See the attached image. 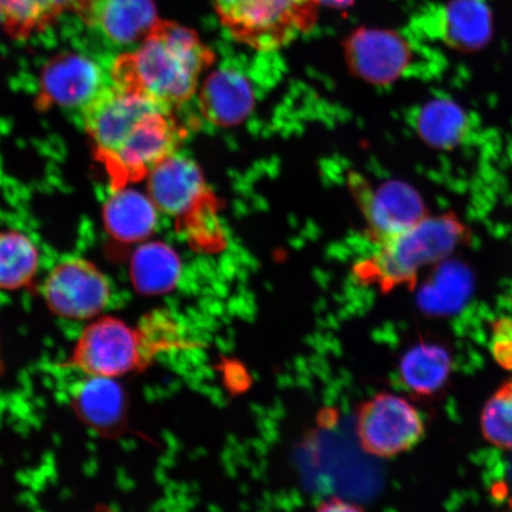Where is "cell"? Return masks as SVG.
<instances>
[{
  "label": "cell",
  "instance_id": "6da1fadb",
  "mask_svg": "<svg viewBox=\"0 0 512 512\" xmlns=\"http://www.w3.org/2000/svg\"><path fill=\"white\" fill-rule=\"evenodd\" d=\"M214 59L195 30L158 19L136 49L115 57L108 76L125 91L176 110L195 95Z\"/></svg>",
  "mask_w": 512,
  "mask_h": 512
},
{
  "label": "cell",
  "instance_id": "7a4b0ae2",
  "mask_svg": "<svg viewBox=\"0 0 512 512\" xmlns=\"http://www.w3.org/2000/svg\"><path fill=\"white\" fill-rule=\"evenodd\" d=\"M469 238L454 214L428 215L413 227L377 243L376 251L356 266L358 278L383 291L413 286L428 266H438Z\"/></svg>",
  "mask_w": 512,
  "mask_h": 512
},
{
  "label": "cell",
  "instance_id": "3957f363",
  "mask_svg": "<svg viewBox=\"0 0 512 512\" xmlns=\"http://www.w3.org/2000/svg\"><path fill=\"white\" fill-rule=\"evenodd\" d=\"M222 27L259 51L285 48L315 29L319 0H213Z\"/></svg>",
  "mask_w": 512,
  "mask_h": 512
},
{
  "label": "cell",
  "instance_id": "277c9868",
  "mask_svg": "<svg viewBox=\"0 0 512 512\" xmlns=\"http://www.w3.org/2000/svg\"><path fill=\"white\" fill-rule=\"evenodd\" d=\"M187 134L175 110L158 108L145 114L117 149L99 159L113 191L147 178L158 164L177 153Z\"/></svg>",
  "mask_w": 512,
  "mask_h": 512
},
{
  "label": "cell",
  "instance_id": "5b68a950",
  "mask_svg": "<svg viewBox=\"0 0 512 512\" xmlns=\"http://www.w3.org/2000/svg\"><path fill=\"white\" fill-rule=\"evenodd\" d=\"M147 361L139 329L104 316L86 326L64 366L87 376L118 379L143 368Z\"/></svg>",
  "mask_w": 512,
  "mask_h": 512
},
{
  "label": "cell",
  "instance_id": "8992f818",
  "mask_svg": "<svg viewBox=\"0 0 512 512\" xmlns=\"http://www.w3.org/2000/svg\"><path fill=\"white\" fill-rule=\"evenodd\" d=\"M356 431L364 451L388 458L418 444L424 434V422L412 403L384 393L363 403Z\"/></svg>",
  "mask_w": 512,
  "mask_h": 512
},
{
  "label": "cell",
  "instance_id": "52a82bcc",
  "mask_svg": "<svg viewBox=\"0 0 512 512\" xmlns=\"http://www.w3.org/2000/svg\"><path fill=\"white\" fill-rule=\"evenodd\" d=\"M43 297L56 316L88 320L105 311L111 299V286L91 261L70 258L51 270L44 281Z\"/></svg>",
  "mask_w": 512,
  "mask_h": 512
},
{
  "label": "cell",
  "instance_id": "ba28073f",
  "mask_svg": "<svg viewBox=\"0 0 512 512\" xmlns=\"http://www.w3.org/2000/svg\"><path fill=\"white\" fill-rule=\"evenodd\" d=\"M158 108L168 107L108 82L80 110L82 124L92 140L96 159L117 149L138 121Z\"/></svg>",
  "mask_w": 512,
  "mask_h": 512
},
{
  "label": "cell",
  "instance_id": "9c48e42d",
  "mask_svg": "<svg viewBox=\"0 0 512 512\" xmlns=\"http://www.w3.org/2000/svg\"><path fill=\"white\" fill-rule=\"evenodd\" d=\"M352 190L376 245L430 215L424 198L406 182L387 181L371 187L366 179L358 177L352 179Z\"/></svg>",
  "mask_w": 512,
  "mask_h": 512
},
{
  "label": "cell",
  "instance_id": "30bf717a",
  "mask_svg": "<svg viewBox=\"0 0 512 512\" xmlns=\"http://www.w3.org/2000/svg\"><path fill=\"white\" fill-rule=\"evenodd\" d=\"M108 82L110 76L91 57L62 54L43 68L36 105L41 111L53 107L81 110Z\"/></svg>",
  "mask_w": 512,
  "mask_h": 512
},
{
  "label": "cell",
  "instance_id": "8fae6325",
  "mask_svg": "<svg viewBox=\"0 0 512 512\" xmlns=\"http://www.w3.org/2000/svg\"><path fill=\"white\" fill-rule=\"evenodd\" d=\"M345 54L352 72L380 86L398 81L414 59L411 43L389 29H357L345 42Z\"/></svg>",
  "mask_w": 512,
  "mask_h": 512
},
{
  "label": "cell",
  "instance_id": "7c38bea8",
  "mask_svg": "<svg viewBox=\"0 0 512 512\" xmlns=\"http://www.w3.org/2000/svg\"><path fill=\"white\" fill-rule=\"evenodd\" d=\"M78 15L115 46L142 42L158 21L153 0H86Z\"/></svg>",
  "mask_w": 512,
  "mask_h": 512
},
{
  "label": "cell",
  "instance_id": "4fadbf2b",
  "mask_svg": "<svg viewBox=\"0 0 512 512\" xmlns=\"http://www.w3.org/2000/svg\"><path fill=\"white\" fill-rule=\"evenodd\" d=\"M147 179L150 200L168 215L189 213L206 191L198 165L177 153L158 164Z\"/></svg>",
  "mask_w": 512,
  "mask_h": 512
},
{
  "label": "cell",
  "instance_id": "5bb4252c",
  "mask_svg": "<svg viewBox=\"0 0 512 512\" xmlns=\"http://www.w3.org/2000/svg\"><path fill=\"white\" fill-rule=\"evenodd\" d=\"M73 407L87 426L102 434H113L124 425L127 396L117 379L87 376L74 389Z\"/></svg>",
  "mask_w": 512,
  "mask_h": 512
},
{
  "label": "cell",
  "instance_id": "9a60e30c",
  "mask_svg": "<svg viewBox=\"0 0 512 512\" xmlns=\"http://www.w3.org/2000/svg\"><path fill=\"white\" fill-rule=\"evenodd\" d=\"M492 15L483 0H450L440 10L438 35L448 48L475 53L492 37Z\"/></svg>",
  "mask_w": 512,
  "mask_h": 512
},
{
  "label": "cell",
  "instance_id": "2e32d148",
  "mask_svg": "<svg viewBox=\"0 0 512 512\" xmlns=\"http://www.w3.org/2000/svg\"><path fill=\"white\" fill-rule=\"evenodd\" d=\"M107 233L121 243H136L149 238L157 226V208L150 197L136 190L119 189L105 204Z\"/></svg>",
  "mask_w": 512,
  "mask_h": 512
},
{
  "label": "cell",
  "instance_id": "e0dca14e",
  "mask_svg": "<svg viewBox=\"0 0 512 512\" xmlns=\"http://www.w3.org/2000/svg\"><path fill=\"white\" fill-rule=\"evenodd\" d=\"M202 112L217 125H233L247 117L253 107L251 86L242 75L217 72L204 83L200 96Z\"/></svg>",
  "mask_w": 512,
  "mask_h": 512
},
{
  "label": "cell",
  "instance_id": "ac0fdd59",
  "mask_svg": "<svg viewBox=\"0 0 512 512\" xmlns=\"http://www.w3.org/2000/svg\"><path fill=\"white\" fill-rule=\"evenodd\" d=\"M134 290L142 296H164L175 290L182 274L181 260L169 246L149 242L134 252L130 267Z\"/></svg>",
  "mask_w": 512,
  "mask_h": 512
},
{
  "label": "cell",
  "instance_id": "d6986e66",
  "mask_svg": "<svg viewBox=\"0 0 512 512\" xmlns=\"http://www.w3.org/2000/svg\"><path fill=\"white\" fill-rule=\"evenodd\" d=\"M469 127L463 108L446 99L427 102L414 118L415 132L422 142L439 150H451L463 143Z\"/></svg>",
  "mask_w": 512,
  "mask_h": 512
},
{
  "label": "cell",
  "instance_id": "ffe728a7",
  "mask_svg": "<svg viewBox=\"0 0 512 512\" xmlns=\"http://www.w3.org/2000/svg\"><path fill=\"white\" fill-rule=\"evenodd\" d=\"M85 2L86 0H0V15L9 35L14 38H29L47 29L68 11L79 14Z\"/></svg>",
  "mask_w": 512,
  "mask_h": 512
},
{
  "label": "cell",
  "instance_id": "44dd1931",
  "mask_svg": "<svg viewBox=\"0 0 512 512\" xmlns=\"http://www.w3.org/2000/svg\"><path fill=\"white\" fill-rule=\"evenodd\" d=\"M451 371L448 352L435 344H419L402 358L400 373L415 394L428 396L444 387Z\"/></svg>",
  "mask_w": 512,
  "mask_h": 512
},
{
  "label": "cell",
  "instance_id": "7402d4cb",
  "mask_svg": "<svg viewBox=\"0 0 512 512\" xmlns=\"http://www.w3.org/2000/svg\"><path fill=\"white\" fill-rule=\"evenodd\" d=\"M40 267V252L28 235L0 230V290L29 287Z\"/></svg>",
  "mask_w": 512,
  "mask_h": 512
},
{
  "label": "cell",
  "instance_id": "603a6c76",
  "mask_svg": "<svg viewBox=\"0 0 512 512\" xmlns=\"http://www.w3.org/2000/svg\"><path fill=\"white\" fill-rule=\"evenodd\" d=\"M430 283L422 288L419 303L422 309L434 315L457 311L470 296L471 274L462 265L441 262Z\"/></svg>",
  "mask_w": 512,
  "mask_h": 512
},
{
  "label": "cell",
  "instance_id": "cb8c5ba5",
  "mask_svg": "<svg viewBox=\"0 0 512 512\" xmlns=\"http://www.w3.org/2000/svg\"><path fill=\"white\" fill-rule=\"evenodd\" d=\"M482 428L491 444L512 450V382L505 384L486 403Z\"/></svg>",
  "mask_w": 512,
  "mask_h": 512
},
{
  "label": "cell",
  "instance_id": "d4e9b609",
  "mask_svg": "<svg viewBox=\"0 0 512 512\" xmlns=\"http://www.w3.org/2000/svg\"><path fill=\"white\" fill-rule=\"evenodd\" d=\"M492 352L503 368L512 370V323L509 320L496 323Z\"/></svg>",
  "mask_w": 512,
  "mask_h": 512
},
{
  "label": "cell",
  "instance_id": "484cf974",
  "mask_svg": "<svg viewBox=\"0 0 512 512\" xmlns=\"http://www.w3.org/2000/svg\"><path fill=\"white\" fill-rule=\"evenodd\" d=\"M358 509L360 508L354 507V505L344 502L342 499H332V501L326 502L320 508L323 511H355Z\"/></svg>",
  "mask_w": 512,
  "mask_h": 512
},
{
  "label": "cell",
  "instance_id": "4316f807",
  "mask_svg": "<svg viewBox=\"0 0 512 512\" xmlns=\"http://www.w3.org/2000/svg\"><path fill=\"white\" fill-rule=\"evenodd\" d=\"M320 4L325 3L334 6H344L351 2V0H319Z\"/></svg>",
  "mask_w": 512,
  "mask_h": 512
},
{
  "label": "cell",
  "instance_id": "83f0119b",
  "mask_svg": "<svg viewBox=\"0 0 512 512\" xmlns=\"http://www.w3.org/2000/svg\"><path fill=\"white\" fill-rule=\"evenodd\" d=\"M0 22H2V15H0Z\"/></svg>",
  "mask_w": 512,
  "mask_h": 512
}]
</instances>
